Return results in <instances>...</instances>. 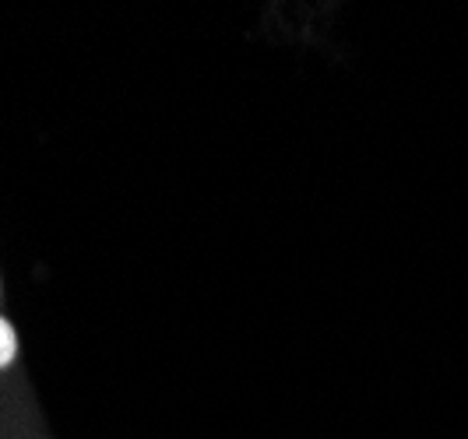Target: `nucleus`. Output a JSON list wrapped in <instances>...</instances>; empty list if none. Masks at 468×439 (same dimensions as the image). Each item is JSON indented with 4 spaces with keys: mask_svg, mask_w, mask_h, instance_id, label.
I'll list each match as a JSON object with an SVG mask.
<instances>
[{
    "mask_svg": "<svg viewBox=\"0 0 468 439\" xmlns=\"http://www.w3.org/2000/svg\"><path fill=\"white\" fill-rule=\"evenodd\" d=\"M15 355H18V334H15V327L0 317V370H7L15 362Z\"/></svg>",
    "mask_w": 468,
    "mask_h": 439,
    "instance_id": "obj_1",
    "label": "nucleus"
}]
</instances>
